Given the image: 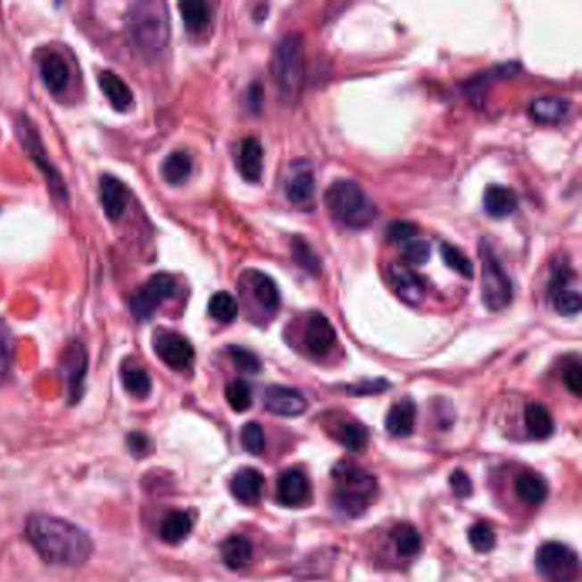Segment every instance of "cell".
<instances>
[{
    "instance_id": "6da1fadb",
    "label": "cell",
    "mask_w": 582,
    "mask_h": 582,
    "mask_svg": "<svg viewBox=\"0 0 582 582\" xmlns=\"http://www.w3.org/2000/svg\"><path fill=\"white\" fill-rule=\"evenodd\" d=\"M26 535L45 562L60 567H79L95 550L91 536L79 526L46 514L31 516Z\"/></svg>"
},
{
    "instance_id": "7a4b0ae2",
    "label": "cell",
    "mask_w": 582,
    "mask_h": 582,
    "mask_svg": "<svg viewBox=\"0 0 582 582\" xmlns=\"http://www.w3.org/2000/svg\"><path fill=\"white\" fill-rule=\"evenodd\" d=\"M127 33L140 54H159L170 39L168 5L157 0L130 4L127 11Z\"/></svg>"
},
{
    "instance_id": "3957f363",
    "label": "cell",
    "mask_w": 582,
    "mask_h": 582,
    "mask_svg": "<svg viewBox=\"0 0 582 582\" xmlns=\"http://www.w3.org/2000/svg\"><path fill=\"white\" fill-rule=\"evenodd\" d=\"M325 202L330 214L350 229H366L378 215L369 195L352 179L333 181L325 195Z\"/></svg>"
},
{
    "instance_id": "277c9868",
    "label": "cell",
    "mask_w": 582,
    "mask_h": 582,
    "mask_svg": "<svg viewBox=\"0 0 582 582\" xmlns=\"http://www.w3.org/2000/svg\"><path fill=\"white\" fill-rule=\"evenodd\" d=\"M337 482L335 503L349 516L362 514L376 494V478L366 470L352 463H340L333 470Z\"/></svg>"
},
{
    "instance_id": "5b68a950",
    "label": "cell",
    "mask_w": 582,
    "mask_h": 582,
    "mask_svg": "<svg viewBox=\"0 0 582 582\" xmlns=\"http://www.w3.org/2000/svg\"><path fill=\"white\" fill-rule=\"evenodd\" d=\"M272 78L280 95L294 97L299 95L304 79V48L299 35H287L273 50Z\"/></svg>"
},
{
    "instance_id": "8992f818",
    "label": "cell",
    "mask_w": 582,
    "mask_h": 582,
    "mask_svg": "<svg viewBox=\"0 0 582 582\" xmlns=\"http://www.w3.org/2000/svg\"><path fill=\"white\" fill-rule=\"evenodd\" d=\"M16 134H18L22 149L26 151V154L29 155L35 161L37 168L41 171V175L45 178L46 187H48L52 196L57 202L67 204L69 202L67 185L62 179L59 170H55L54 162L48 159L46 149H45V146H43V142L39 138L38 130L33 125V121L28 117L21 115L18 118V121H16Z\"/></svg>"
},
{
    "instance_id": "52a82bcc",
    "label": "cell",
    "mask_w": 582,
    "mask_h": 582,
    "mask_svg": "<svg viewBox=\"0 0 582 582\" xmlns=\"http://www.w3.org/2000/svg\"><path fill=\"white\" fill-rule=\"evenodd\" d=\"M480 292L484 304L490 311L504 310L512 301V284L501 260L486 243L480 246Z\"/></svg>"
},
{
    "instance_id": "ba28073f",
    "label": "cell",
    "mask_w": 582,
    "mask_h": 582,
    "mask_svg": "<svg viewBox=\"0 0 582 582\" xmlns=\"http://www.w3.org/2000/svg\"><path fill=\"white\" fill-rule=\"evenodd\" d=\"M538 574L550 582H576L579 578V557L567 545L548 542L536 550Z\"/></svg>"
},
{
    "instance_id": "9c48e42d",
    "label": "cell",
    "mask_w": 582,
    "mask_h": 582,
    "mask_svg": "<svg viewBox=\"0 0 582 582\" xmlns=\"http://www.w3.org/2000/svg\"><path fill=\"white\" fill-rule=\"evenodd\" d=\"M176 279L170 273H155L132 292L129 299L130 312L137 321H149L157 308L176 294Z\"/></svg>"
},
{
    "instance_id": "30bf717a",
    "label": "cell",
    "mask_w": 582,
    "mask_h": 582,
    "mask_svg": "<svg viewBox=\"0 0 582 582\" xmlns=\"http://www.w3.org/2000/svg\"><path fill=\"white\" fill-rule=\"evenodd\" d=\"M87 366H89V357H87V350L84 347V344L79 340L69 342L62 353L60 369H62V374L65 379L69 402L72 405H76L82 396Z\"/></svg>"
},
{
    "instance_id": "8fae6325",
    "label": "cell",
    "mask_w": 582,
    "mask_h": 582,
    "mask_svg": "<svg viewBox=\"0 0 582 582\" xmlns=\"http://www.w3.org/2000/svg\"><path fill=\"white\" fill-rule=\"evenodd\" d=\"M154 350L157 357L173 370H187L194 364L192 344L175 331H159L154 338Z\"/></svg>"
},
{
    "instance_id": "7c38bea8",
    "label": "cell",
    "mask_w": 582,
    "mask_h": 582,
    "mask_svg": "<svg viewBox=\"0 0 582 582\" xmlns=\"http://www.w3.org/2000/svg\"><path fill=\"white\" fill-rule=\"evenodd\" d=\"M286 195L295 207L311 209L316 195V181L308 162H294L286 179Z\"/></svg>"
},
{
    "instance_id": "4fadbf2b",
    "label": "cell",
    "mask_w": 582,
    "mask_h": 582,
    "mask_svg": "<svg viewBox=\"0 0 582 582\" xmlns=\"http://www.w3.org/2000/svg\"><path fill=\"white\" fill-rule=\"evenodd\" d=\"M311 497V486L308 477L295 468L282 471L277 478V499L286 507L304 505Z\"/></svg>"
},
{
    "instance_id": "5bb4252c",
    "label": "cell",
    "mask_w": 582,
    "mask_h": 582,
    "mask_svg": "<svg viewBox=\"0 0 582 582\" xmlns=\"http://www.w3.org/2000/svg\"><path fill=\"white\" fill-rule=\"evenodd\" d=\"M389 282L395 292L400 295V299L405 301L407 304L415 306L422 303L426 297V291H428L426 280L420 275L412 272L407 265L393 263L389 267Z\"/></svg>"
},
{
    "instance_id": "9a60e30c",
    "label": "cell",
    "mask_w": 582,
    "mask_h": 582,
    "mask_svg": "<svg viewBox=\"0 0 582 582\" xmlns=\"http://www.w3.org/2000/svg\"><path fill=\"white\" fill-rule=\"evenodd\" d=\"M38 67L43 84L52 95L59 96L67 89L71 80V67L59 52H43V55H39Z\"/></svg>"
},
{
    "instance_id": "2e32d148",
    "label": "cell",
    "mask_w": 582,
    "mask_h": 582,
    "mask_svg": "<svg viewBox=\"0 0 582 582\" xmlns=\"http://www.w3.org/2000/svg\"><path fill=\"white\" fill-rule=\"evenodd\" d=\"M337 342V333L331 327L330 320L321 312H312L308 316L304 328V344L312 355H327Z\"/></svg>"
},
{
    "instance_id": "e0dca14e",
    "label": "cell",
    "mask_w": 582,
    "mask_h": 582,
    "mask_svg": "<svg viewBox=\"0 0 582 582\" xmlns=\"http://www.w3.org/2000/svg\"><path fill=\"white\" fill-rule=\"evenodd\" d=\"M263 403L269 412L280 417H297L306 412L308 402L297 389L270 387L263 395Z\"/></svg>"
},
{
    "instance_id": "ac0fdd59",
    "label": "cell",
    "mask_w": 582,
    "mask_h": 582,
    "mask_svg": "<svg viewBox=\"0 0 582 582\" xmlns=\"http://www.w3.org/2000/svg\"><path fill=\"white\" fill-rule=\"evenodd\" d=\"M99 200L106 217L118 220L129 205L130 192L115 176L104 175L99 181Z\"/></svg>"
},
{
    "instance_id": "d6986e66",
    "label": "cell",
    "mask_w": 582,
    "mask_h": 582,
    "mask_svg": "<svg viewBox=\"0 0 582 582\" xmlns=\"http://www.w3.org/2000/svg\"><path fill=\"white\" fill-rule=\"evenodd\" d=\"M263 147L254 137H246L237 151V170L245 181L258 183L263 173Z\"/></svg>"
},
{
    "instance_id": "ffe728a7",
    "label": "cell",
    "mask_w": 582,
    "mask_h": 582,
    "mask_svg": "<svg viewBox=\"0 0 582 582\" xmlns=\"http://www.w3.org/2000/svg\"><path fill=\"white\" fill-rule=\"evenodd\" d=\"M265 486L263 475L254 468H243L231 480V494L241 504H256Z\"/></svg>"
},
{
    "instance_id": "44dd1931",
    "label": "cell",
    "mask_w": 582,
    "mask_h": 582,
    "mask_svg": "<svg viewBox=\"0 0 582 582\" xmlns=\"http://www.w3.org/2000/svg\"><path fill=\"white\" fill-rule=\"evenodd\" d=\"M572 104L561 96L536 97L529 104V115L544 125H555L569 117Z\"/></svg>"
},
{
    "instance_id": "7402d4cb",
    "label": "cell",
    "mask_w": 582,
    "mask_h": 582,
    "mask_svg": "<svg viewBox=\"0 0 582 582\" xmlns=\"http://www.w3.org/2000/svg\"><path fill=\"white\" fill-rule=\"evenodd\" d=\"M97 82H99V87H101L103 95L106 96V99L110 101V104L117 112H127L132 106L134 93L129 87V84L120 76H117L115 72H110V71L99 72Z\"/></svg>"
},
{
    "instance_id": "603a6c76",
    "label": "cell",
    "mask_w": 582,
    "mask_h": 582,
    "mask_svg": "<svg viewBox=\"0 0 582 582\" xmlns=\"http://www.w3.org/2000/svg\"><path fill=\"white\" fill-rule=\"evenodd\" d=\"M246 282H248V287L260 308H263L265 311H275L279 308L280 294H279L277 284L273 282L272 277H269L267 273L254 270L246 275Z\"/></svg>"
},
{
    "instance_id": "cb8c5ba5",
    "label": "cell",
    "mask_w": 582,
    "mask_h": 582,
    "mask_svg": "<svg viewBox=\"0 0 582 582\" xmlns=\"http://www.w3.org/2000/svg\"><path fill=\"white\" fill-rule=\"evenodd\" d=\"M484 207L490 217L504 219L516 211L518 196L511 188L503 185H488L484 194Z\"/></svg>"
},
{
    "instance_id": "d4e9b609",
    "label": "cell",
    "mask_w": 582,
    "mask_h": 582,
    "mask_svg": "<svg viewBox=\"0 0 582 582\" xmlns=\"http://www.w3.org/2000/svg\"><path fill=\"white\" fill-rule=\"evenodd\" d=\"M514 492L524 504L540 505L544 504L548 495V486L542 475L535 471H524L516 477Z\"/></svg>"
},
{
    "instance_id": "484cf974",
    "label": "cell",
    "mask_w": 582,
    "mask_h": 582,
    "mask_svg": "<svg viewBox=\"0 0 582 582\" xmlns=\"http://www.w3.org/2000/svg\"><path fill=\"white\" fill-rule=\"evenodd\" d=\"M415 417H417L415 403L412 400H402L389 408L385 426L391 436L405 437L410 436L415 428Z\"/></svg>"
},
{
    "instance_id": "4316f807",
    "label": "cell",
    "mask_w": 582,
    "mask_h": 582,
    "mask_svg": "<svg viewBox=\"0 0 582 582\" xmlns=\"http://www.w3.org/2000/svg\"><path fill=\"white\" fill-rule=\"evenodd\" d=\"M220 557L228 569L239 570V569L246 567L252 561V542L246 536L233 535V536L226 538L220 545Z\"/></svg>"
},
{
    "instance_id": "83f0119b",
    "label": "cell",
    "mask_w": 582,
    "mask_h": 582,
    "mask_svg": "<svg viewBox=\"0 0 582 582\" xmlns=\"http://www.w3.org/2000/svg\"><path fill=\"white\" fill-rule=\"evenodd\" d=\"M524 424L529 437L536 441H545L553 436L555 424L548 412V408L542 403H529L524 410Z\"/></svg>"
},
{
    "instance_id": "f1b7e54d",
    "label": "cell",
    "mask_w": 582,
    "mask_h": 582,
    "mask_svg": "<svg viewBox=\"0 0 582 582\" xmlns=\"http://www.w3.org/2000/svg\"><path fill=\"white\" fill-rule=\"evenodd\" d=\"M194 528L192 516L183 511L170 512L159 526V536L166 544L176 545L183 542Z\"/></svg>"
},
{
    "instance_id": "f546056e",
    "label": "cell",
    "mask_w": 582,
    "mask_h": 582,
    "mask_svg": "<svg viewBox=\"0 0 582 582\" xmlns=\"http://www.w3.org/2000/svg\"><path fill=\"white\" fill-rule=\"evenodd\" d=\"M179 11H181V18L187 26L188 33L198 35L202 33L212 20V12H211V5L200 0H185L179 4Z\"/></svg>"
},
{
    "instance_id": "4dcf8cb0",
    "label": "cell",
    "mask_w": 582,
    "mask_h": 582,
    "mask_svg": "<svg viewBox=\"0 0 582 582\" xmlns=\"http://www.w3.org/2000/svg\"><path fill=\"white\" fill-rule=\"evenodd\" d=\"M395 552L402 559L415 557L422 548V536L412 524H398L391 529Z\"/></svg>"
},
{
    "instance_id": "1f68e13d",
    "label": "cell",
    "mask_w": 582,
    "mask_h": 582,
    "mask_svg": "<svg viewBox=\"0 0 582 582\" xmlns=\"http://www.w3.org/2000/svg\"><path fill=\"white\" fill-rule=\"evenodd\" d=\"M192 170H194L192 157L187 153H181V151L171 153L164 159V162L161 166L162 178L173 187L183 185L192 176Z\"/></svg>"
},
{
    "instance_id": "d6a6232c",
    "label": "cell",
    "mask_w": 582,
    "mask_h": 582,
    "mask_svg": "<svg viewBox=\"0 0 582 582\" xmlns=\"http://www.w3.org/2000/svg\"><path fill=\"white\" fill-rule=\"evenodd\" d=\"M368 437V428L359 422H345L335 432V439L350 453L364 451Z\"/></svg>"
},
{
    "instance_id": "836d02e7",
    "label": "cell",
    "mask_w": 582,
    "mask_h": 582,
    "mask_svg": "<svg viewBox=\"0 0 582 582\" xmlns=\"http://www.w3.org/2000/svg\"><path fill=\"white\" fill-rule=\"evenodd\" d=\"M237 301L234 299L233 294L226 291L215 292L209 301V314L219 323H233L237 318Z\"/></svg>"
},
{
    "instance_id": "e575fe53",
    "label": "cell",
    "mask_w": 582,
    "mask_h": 582,
    "mask_svg": "<svg viewBox=\"0 0 582 582\" xmlns=\"http://www.w3.org/2000/svg\"><path fill=\"white\" fill-rule=\"evenodd\" d=\"M121 383H123V388L136 398H147L153 389L149 374L140 368H123Z\"/></svg>"
},
{
    "instance_id": "d590c367",
    "label": "cell",
    "mask_w": 582,
    "mask_h": 582,
    "mask_svg": "<svg viewBox=\"0 0 582 582\" xmlns=\"http://www.w3.org/2000/svg\"><path fill=\"white\" fill-rule=\"evenodd\" d=\"M292 256H294V262L306 272L311 273V275H318L320 270H321V262L318 258V254L312 252L311 245H308L303 237L295 236L292 239Z\"/></svg>"
},
{
    "instance_id": "8d00e7d4",
    "label": "cell",
    "mask_w": 582,
    "mask_h": 582,
    "mask_svg": "<svg viewBox=\"0 0 582 582\" xmlns=\"http://www.w3.org/2000/svg\"><path fill=\"white\" fill-rule=\"evenodd\" d=\"M441 256H443L445 263H446L451 270H454V272L463 275L466 279H471V277H473L475 269H473L471 260H470L465 253L461 252L460 248H456L454 245L443 243V245H441Z\"/></svg>"
},
{
    "instance_id": "74e56055",
    "label": "cell",
    "mask_w": 582,
    "mask_h": 582,
    "mask_svg": "<svg viewBox=\"0 0 582 582\" xmlns=\"http://www.w3.org/2000/svg\"><path fill=\"white\" fill-rule=\"evenodd\" d=\"M557 291H552L553 308L562 316H576L581 311V294L574 289H562L563 286H555ZM553 287V289H555Z\"/></svg>"
},
{
    "instance_id": "f35d334b",
    "label": "cell",
    "mask_w": 582,
    "mask_h": 582,
    "mask_svg": "<svg viewBox=\"0 0 582 582\" xmlns=\"http://www.w3.org/2000/svg\"><path fill=\"white\" fill-rule=\"evenodd\" d=\"M468 540L478 553L492 552L497 544L494 528L486 523H477L475 526H471L468 531Z\"/></svg>"
},
{
    "instance_id": "ab89813d",
    "label": "cell",
    "mask_w": 582,
    "mask_h": 582,
    "mask_svg": "<svg viewBox=\"0 0 582 582\" xmlns=\"http://www.w3.org/2000/svg\"><path fill=\"white\" fill-rule=\"evenodd\" d=\"M226 400L234 412H239V413L246 412L248 408L252 407V388L248 387V383H245L241 379L231 381L226 387Z\"/></svg>"
},
{
    "instance_id": "60d3db41",
    "label": "cell",
    "mask_w": 582,
    "mask_h": 582,
    "mask_svg": "<svg viewBox=\"0 0 582 582\" xmlns=\"http://www.w3.org/2000/svg\"><path fill=\"white\" fill-rule=\"evenodd\" d=\"M402 256L407 265L422 267L430 258V245L426 239H410L402 246Z\"/></svg>"
},
{
    "instance_id": "b9f144b4",
    "label": "cell",
    "mask_w": 582,
    "mask_h": 582,
    "mask_svg": "<svg viewBox=\"0 0 582 582\" xmlns=\"http://www.w3.org/2000/svg\"><path fill=\"white\" fill-rule=\"evenodd\" d=\"M241 445L252 454L263 453V449L267 446V437L262 426L256 422L246 424L241 430Z\"/></svg>"
},
{
    "instance_id": "7bdbcfd3",
    "label": "cell",
    "mask_w": 582,
    "mask_h": 582,
    "mask_svg": "<svg viewBox=\"0 0 582 582\" xmlns=\"http://www.w3.org/2000/svg\"><path fill=\"white\" fill-rule=\"evenodd\" d=\"M12 366V333L7 323L0 320V383L7 378Z\"/></svg>"
},
{
    "instance_id": "ee69618b",
    "label": "cell",
    "mask_w": 582,
    "mask_h": 582,
    "mask_svg": "<svg viewBox=\"0 0 582 582\" xmlns=\"http://www.w3.org/2000/svg\"><path fill=\"white\" fill-rule=\"evenodd\" d=\"M231 361L237 370L245 374H256L262 370V361L253 353L252 350L243 347H231Z\"/></svg>"
},
{
    "instance_id": "f6af8a7d",
    "label": "cell",
    "mask_w": 582,
    "mask_h": 582,
    "mask_svg": "<svg viewBox=\"0 0 582 582\" xmlns=\"http://www.w3.org/2000/svg\"><path fill=\"white\" fill-rule=\"evenodd\" d=\"M417 234V226L412 222H405V220H396L393 224H389L387 229V236H388L391 243H407L410 239H413V236Z\"/></svg>"
},
{
    "instance_id": "bcb514c9",
    "label": "cell",
    "mask_w": 582,
    "mask_h": 582,
    "mask_svg": "<svg viewBox=\"0 0 582 582\" xmlns=\"http://www.w3.org/2000/svg\"><path fill=\"white\" fill-rule=\"evenodd\" d=\"M562 381L565 388L569 389L574 396H581L582 393V369L579 362H570L562 370Z\"/></svg>"
},
{
    "instance_id": "7dc6e473",
    "label": "cell",
    "mask_w": 582,
    "mask_h": 582,
    "mask_svg": "<svg viewBox=\"0 0 582 582\" xmlns=\"http://www.w3.org/2000/svg\"><path fill=\"white\" fill-rule=\"evenodd\" d=\"M449 484H451V488H453L454 495H456V497H460V499H466V497H470V495H471V492H473L471 480H470V477L466 475L463 470H456V471L451 475V478H449Z\"/></svg>"
},
{
    "instance_id": "c3c4849f",
    "label": "cell",
    "mask_w": 582,
    "mask_h": 582,
    "mask_svg": "<svg viewBox=\"0 0 582 582\" xmlns=\"http://www.w3.org/2000/svg\"><path fill=\"white\" fill-rule=\"evenodd\" d=\"M263 86L260 82H254L250 86L248 89V95H246V104H248V110L252 113H260L262 108H263Z\"/></svg>"
},
{
    "instance_id": "681fc988",
    "label": "cell",
    "mask_w": 582,
    "mask_h": 582,
    "mask_svg": "<svg viewBox=\"0 0 582 582\" xmlns=\"http://www.w3.org/2000/svg\"><path fill=\"white\" fill-rule=\"evenodd\" d=\"M388 388V383L385 379H378V381H366V383H359L355 387H350L349 393L352 395H370V393H381Z\"/></svg>"
},
{
    "instance_id": "f907efd6",
    "label": "cell",
    "mask_w": 582,
    "mask_h": 582,
    "mask_svg": "<svg viewBox=\"0 0 582 582\" xmlns=\"http://www.w3.org/2000/svg\"><path fill=\"white\" fill-rule=\"evenodd\" d=\"M129 446H130V449L136 453V454H144L146 451H149V447H151V441L144 436V434H132L130 437H129Z\"/></svg>"
}]
</instances>
